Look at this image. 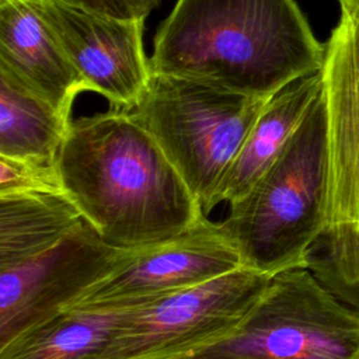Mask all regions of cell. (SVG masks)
Returning a JSON list of instances; mask_svg holds the SVG:
<instances>
[{
	"mask_svg": "<svg viewBox=\"0 0 359 359\" xmlns=\"http://www.w3.org/2000/svg\"><path fill=\"white\" fill-rule=\"evenodd\" d=\"M57 168L84 220L119 248L164 241L206 216L130 111L72 119Z\"/></svg>",
	"mask_w": 359,
	"mask_h": 359,
	"instance_id": "obj_1",
	"label": "cell"
},
{
	"mask_svg": "<svg viewBox=\"0 0 359 359\" xmlns=\"http://www.w3.org/2000/svg\"><path fill=\"white\" fill-rule=\"evenodd\" d=\"M323 60L294 0H177L156 32L150 67L269 98Z\"/></svg>",
	"mask_w": 359,
	"mask_h": 359,
	"instance_id": "obj_2",
	"label": "cell"
},
{
	"mask_svg": "<svg viewBox=\"0 0 359 359\" xmlns=\"http://www.w3.org/2000/svg\"><path fill=\"white\" fill-rule=\"evenodd\" d=\"M327 161L321 88L273 164L220 220L243 266L268 276L309 266L324 231Z\"/></svg>",
	"mask_w": 359,
	"mask_h": 359,
	"instance_id": "obj_3",
	"label": "cell"
},
{
	"mask_svg": "<svg viewBox=\"0 0 359 359\" xmlns=\"http://www.w3.org/2000/svg\"><path fill=\"white\" fill-rule=\"evenodd\" d=\"M269 98L151 72L143 97L130 112L209 216L223 177Z\"/></svg>",
	"mask_w": 359,
	"mask_h": 359,
	"instance_id": "obj_4",
	"label": "cell"
},
{
	"mask_svg": "<svg viewBox=\"0 0 359 359\" xmlns=\"http://www.w3.org/2000/svg\"><path fill=\"white\" fill-rule=\"evenodd\" d=\"M167 359H359V311L309 266L292 268L230 332Z\"/></svg>",
	"mask_w": 359,
	"mask_h": 359,
	"instance_id": "obj_5",
	"label": "cell"
},
{
	"mask_svg": "<svg viewBox=\"0 0 359 359\" xmlns=\"http://www.w3.org/2000/svg\"><path fill=\"white\" fill-rule=\"evenodd\" d=\"M324 46L327 196L309 268L331 290L359 285V13L341 10Z\"/></svg>",
	"mask_w": 359,
	"mask_h": 359,
	"instance_id": "obj_6",
	"label": "cell"
},
{
	"mask_svg": "<svg viewBox=\"0 0 359 359\" xmlns=\"http://www.w3.org/2000/svg\"><path fill=\"white\" fill-rule=\"evenodd\" d=\"M272 276L240 266L136 307L95 359H167L230 332Z\"/></svg>",
	"mask_w": 359,
	"mask_h": 359,
	"instance_id": "obj_7",
	"label": "cell"
},
{
	"mask_svg": "<svg viewBox=\"0 0 359 359\" xmlns=\"http://www.w3.org/2000/svg\"><path fill=\"white\" fill-rule=\"evenodd\" d=\"M240 266L241 255L222 223L202 216L164 241L126 248L111 273L72 307L121 310L149 304Z\"/></svg>",
	"mask_w": 359,
	"mask_h": 359,
	"instance_id": "obj_8",
	"label": "cell"
},
{
	"mask_svg": "<svg viewBox=\"0 0 359 359\" xmlns=\"http://www.w3.org/2000/svg\"><path fill=\"white\" fill-rule=\"evenodd\" d=\"M125 250L83 220L50 248L0 268V348L72 307L111 273Z\"/></svg>",
	"mask_w": 359,
	"mask_h": 359,
	"instance_id": "obj_9",
	"label": "cell"
},
{
	"mask_svg": "<svg viewBox=\"0 0 359 359\" xmlns=\"http://www.w3.org/2000/svg\"><path fill=\"white\" fill-rule=\"evenodd\" d=\"M28 1L91 91L114 109L132 111L139 104L151 76L143 49L144 20H118L60 0Z\"/></svg>",
	"mask_w": 359,
	"mask_h": 359,
	"instance_id": "obj_10",
	"label": "cell"
},
{
	"mask_svg": "<svg viewBox=\"0 0 359 359\" xmlns=\"http://www.w3.org/2000/svg\"><path fill=\"white\" fill-rule=\"evenodd\" d=\"M0 63L69 116L74 98L91 91L28 0H0Z\"/></svg>",
	"mask_w": 359,
	"mask_h": 359,
	"instance_id": "obj_11",
	"label": "cell"
},
{
	"mask_svg": "<svg viewBox=\"0 0 359 359\" xmlns=\"http://www.w3.org/2000/svg\"><path fill=\"white\" fill-rule=\"evenodd\" d=\"M321 88L320 69L293 80L266 101L219 185L215 208L241 199L273 164Z\"/></svg>",
	"mask_w": 359,
	"mask_h": 359,
	"instance_id": "obj_12",
	"label": "cell"
},
{
	"mask_svg": "<svg viewBox=\"0 0 359 359\" xmlns=\"http://www.w3.org/2000/svg\"><path fill=\"white\" fill-rule=\"evenodd\" d=\"M70 123L0 63V156L56 164Z\"/></svg>",
	"mask_w": 359,
	"mask_h": 359,
	"instance_id": "obj_13",
	"label": "cell"
},
{
	"mask_svg": "<svg viewBox=\"0 0 359 359\" xmlns=\"http://www.w3.org/2000/svg\"><path fill=\"white\" fill-rule=\"evenodd\" d=\"M136 307L66 309L0 348V359H95Z\"/></svg>",
	"mask_w": 359,
	"mask_h": 359,
	"instance_id": "obj_14",
	"label": "cell"
},
{
	"mask_svg": "<svg viewBox=\"0 0 359 359\" xmlns=\"http://www.w3.org/2000/svg\"><path fill=\"white\" fill-rule=\"evenodd\" d=\"M83 220L66 194L0 196V268L50 248Z\"/></svg>",
	"mask_w": 359,
	"mask_h": 359,
	"instance_id": "obj_15",
	"label": "cell"
},
{
	"mask_svg": "<svg viewBox=\"0 0 359 359\" xmlns=\"http://www.w3.org/2000/svg\"><path fill=\"white\" fill-rule=\"evenodd\" d=\"M66 194L56 164L0 156V196Z\"/></svg>",
	"mask_w": 359,
	"mask_h": 359,
	"instance_id": "obj_16",
	"label": "cell"
},
{
	"mask_svg": "<svg viewBox=\"0 0 359 359\" xmlns=\"http://www.w3.org/2000/svg\"><path fill=\"white\" fill-rule=\"evenodd\" d=\"M70 6L118 20H146L160 0H60Z\"/></svg>",
	"mask_w": 359,
	"mask_h": 359,
	"instance_id": "obj_17",
	"label": "cell"
},
{
	"mask_svg": "<svg viewBox=\"0 0 359 359\" xmlns=\"http://www.w3.org/2000/svg\"><path fill=\"white\" fill-rule=\"evenodd\" d=\"M338 297H341L345 303L359 311V285L351 287H342L338 290H332Z\"/></svg>",
	"mask_w": 359,
	"mask_h": 359,
	"instance_id": "obj_18",
	"label": "cell"
},
{
	"mask_svg": "<svg viewBox=\"0 0 359 359\" xmlns=\"http://www.w3.org/2000/svg\"><path fill=\"white\" fill-rule=\"evenodd\" d=\"M341 4V10L359 13V0H338Z\"/></svg>",
	"mask_w": 359,
	"mask_h": 359,
	"instance_id": "obj_19",
	"label": "cell"
}]
</instances>
